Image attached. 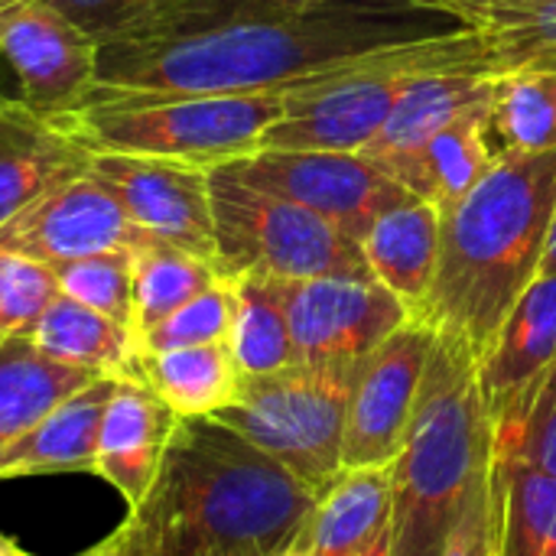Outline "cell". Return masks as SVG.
<instances>
[{
  "instance_id": "35",
  "label": "cell",
  "mask_w": 556,
  "mask_h": 556,
  "mask_svg": "<svg viewBox=\"0 0 556 556\" xmlns=\"http://www.w3.org/2000/svg\"><path fill=\"white\" fill-rule=\"evenodd\" d=\"M303 3H313V0H166L163 10L153 16V23L134 36H166V33L205 29V26H218V23H231V20L287 13ZM124 39H130V36H124Z\"/></svg>"
},
{
  "instance_id": "42",
  "label": "cell",
  "mask_w": 556,
  "mask_h": 556,
  "mask_svg": "<svg viewBox=\"0 0 556 556\" xmlns=\"http://www.w3.org/2000/svg\"><path fill=\"white\" fill-rule=\"evenodd\" d=\"M365 556H388V534H384V538H381V541H378V544H375V547H371Z\"/></svg>"
},
{
  "instance_id": "28",
  "label": "cell",
  "mask_w": 556,
  "mask_h": 556,
  "mask_svg": "<svg viewBox=\"0 0 556 556\" xmlns=\"http://www.w3.org/2000/svg\"><path fill=\"white\" fill-rule=\"evenodd\" d=\"M235 283V323H231V355L241 378L274 375L296 362L287 306H283V280L267 274H238Z\"/></svg>"
},
{
  "instance_id": "13",
  "label": "cell",
  "mask_w": 556,
  "mask_h": 556,
  "mask_svg": "<svg viewBox=\"0 0 556 556\" xmlns=\"http://www.w3.org/2000/svg\"><path fill=\"white\" fill-rule=\"evenodd\" d=\"M437 332L410 316L362 365L342 446V469L394 466L404 450Z\"/></svg>"
},
{
  "instance_id": "17",
  "label": "cell",
  "mask_w": 556,
  "mask_h": 556,
  "mask_svg": "<svg viewBox=\"0 0 556 556\" xmlns=\"http://www.w3.org/2000/svg\"><path fill=\"white\" fill-rule=\"evenodd\" d=\"M91 153L55 117L26 104H0V225L49 189L85 176Z\"/></svg>"
},
{
  "instance_id": "5",
  "label": "cell",
  "mask_w": 556,
  "mask_h": 556,
  "mask_svg": "<svg viewBox=\"0 0 556 556\" xmlns=\"http://www.w3.org/2000/svg\"><path fill=\"white\" fill-rule=\"evenodd\" d=\"M283 91L251 94H85L55 114L59 127L88 153L166 156L222 166L261 150V137L283 117Z\"/></svg>"
},
{
  "instance_id": "46",
  "label": "cell",
  "mask_w": 556,
  "mask_h": 556,
  "mask_svg": "<svg viewBox=\"0 0 556 556\" xmlns=\"http://www.w3.org/2000/svg\"><path fill=\"white\" fill-rule=\"evenodd\" d=\"M0 104H7V98H3V94H0Z\"/></svg>"
},
{
  "instance_id": "7",
  "label": "cell",
  "mask_w": 556,
  "mask_h": 556,
  "mask_svg": "<svg viewBox=\"0 0 556 556\" xmlns=\"http://www.w3.org/2000/svg\"><path fill=\"white\" fill-rule=\"evenodd\" d=\"M362 365L293 362L274 375L244 378L238 401L215 420L323 492L342 472L349 404Z\"/></svg>"
},
{
  "instance_id": "2",
  "label": "cell",
  "mask_w": 556,
  "mask_h": 556,
  "mask_svg": "<svg viewBox=\"0 0 556 556\" xmlns=\"http://www.w3.org/2000/svg\"><path fill=\"white\" fill-rule=\"evenodd\" d=\"M319 502L215 417H176L160 472L117 534L150 556H283Z\"/></svg>"
},
{
  "instance_id": "40",
  "label": "cell",
  "mask_w": 556,
  "mask_h": 556,
  "mask_svg": "<svg viewBox=\"0 0 556 556\" xmlns=\"http://www.w3.org/2000/svg\"><path fill=\"white\" fill-rule=\"evenodd\" d=\"M417 3H424V7H433V10H440V13H446L453 3H463V0H417Z\"/></svg>"
},
{
  "instance_id": "25",
  "label": "cell",
  "mask_w": 556,
  "mask_h": 556,
  "mask_svg": "<svg viewBox=\"0 0 556 556\" xmlns=\"http://www.w3.org/2000/svg\"><path fill=\"white\" fill-rule=\"evenodd\" d=\"M94 378L49 358L29 336H0V453Z\"/></svg>"
},
{
  "instance_id": "26",
  "label": "cell",
  "mask_w": 556,
  "mask_h": 556,
  "mask_svg": "<svg viewBox=\"0 0 556 556\" xmlns=\"http://www.w3.org/2000/svg\"><path fill=\"white\" fill-rule=\"evenodd\" d=\"M489 489L495 556H556V476L492 453Z\"/></svg>"
},
{
  "instance_id": "30",
  "label": "cell",
  "mask_w": 556,
  "mask_h": 556,
  "mask_svg": "<svg viewBox=\"0 0 556 556\" xmlns=\"http://www.w3.org/2000/svg\"><path fill=\"white\" fill-rule=\"evenodd\" d=\"M492 134L498 150L544 153L556 147V72L498 75L492 104Z\"/></svg>"
},
{
  "instance_id": "1",
  "label": "cell",
  "mask_w": 556,
  "mask_h": 556,
  "mask_svg": "<svg viewBox=\"0 0 556 556\" xmlns=\"http://www.w3.org/2000/svg\"><path fill=\"white\" fill-rule=\"evenodd\" d=\"M456 23L417 0H313L287 13L205 29L130 36L98 46V94H251L394 46L440 36ZM88 91V94H91Z\"/></svg>"
},
{
  "instance_id": "20",
  "label": "cell",
  "mask_w": 556,
  "mask_h": 556,
  "mask_svg": "<svg viewBox=\"0 0 556 556\" xmlns=\"http://www.w3.org/2000/svg\"><path fill=\"white\" fill-rule=\"evenodd\" d=\"M117 378L98 375L65 397L23 440L0 453V482L39 472H94L101 420Z\"/></svg>"
},
{
  "instance_id": "37",
  "label": "cell",
  "mask_w": 556,
  "mask_h": 556,
  "mask_svg": "<svg viewBox=\"0 0 556 556\" xmlns=\"http://www.w3.org/2000/svg\"><path fill=\"white\" fill-rule=\"evenodd\" d=\"M492 469V466H489ZM495 531H492V489L489 472L472 489L459 521L450 531V541L443 547V556H492Z\"/></svg>"
},
{
  "instance_id": "18",
  "label": "cell",
  "mask_w": 556,
  "mask_h": 556,
  "mask_svg": "<svg viewBox=\"0 0 556 556\" xmlns=\"http://www.w3.org/2000/svg\"><path fill=\"white\" fill-rule=\"evenodd\" d=\"M492 104L495 98L459 114L384 173L394 176L414 199H424L440 212L456 205L498 156L492 147Z\"/></svg>"
},
{
  "instance_id": "16",
  "label": "cell",
  "mask_w": 556,
  "mask_h": 556,
  "mask_svg": "<svg viewBox=\"0 0 556 556\" xmlns=\"http://www.w3.org/2000/svg\"><path fill=\"white\" fill-rule=\"evenodd\" d=\"M173 427L176 414L147 381L117 378L101 420L94 476H101L127 508H137L150 492Z\"/></svg>"
},
{
  "instance_id": "3",
  "label": "cell",
  "mask_w": 556,
  "mask_h": 556,
  "mask_svg": "<svg viewBox=\"0 0 556 556\" xmlns=\"http://www.w3.org/2000/svg\"><path fill=\"white\" fill-rule=\"evenodd\" d=\"M556 208V147L498 150L489 173L440 212V264L417 319L476 362L541 274Z\"/></svg>"
},
{
  "instance_id": "6",
  "label": "cell",
  "mask_w": 556,
  "mask_h": 556,
  "mask_svg": "<svg viewBox=\"0 0 556 556\" xmlns=\"http://www.w3.org/2000/svg\"><path fill=\"white\" fill-rule=\"evenodd\" d=\"M482 65V39L469 26L339 62L287 88L283 117L261 137V150L362 153L388 124L404 91L443 68Z\"/></svg>"
},
{
  "instance_id": "36",
  "label": "cell",
  "mask_w": 556,
  "mask_h": 556,
  "mask_svg": "<svg viewBox=\"0 0 556 556\" xmlns=\"http://www.w3.org/2000/svg\"><path fill=\"white\" fill-rule=\"evenodd\" d=\"M78 29H85L98 46L124 39L153 23L166 0H46Z\"/></svg>"
},
{
  "instance_id": "12",
  "label": "cell",
  "mask_w": 556,
  "mask_h": 556,
  "mask_svg": "<svg viewBox=\"0 0 556 556\" xmlns=\"http://www.w3.org/2000/svg\"><path fill=\"white\" fill-rule=\"evenodd\" d=\"M283 306L303 365H358L410 319V309L375 277L283 280Z\"/></svg>"
},
{
  "instance_id": "19",
  "label": "cell",
  "mask_w": 556,
  "mask_h": 556,
  "mask_svg": "<svg viewBox=\"0 0 556 556\" xmlns=\"http://www.w3.org/2000/svg\"><path fill=\"white\" fill-rule=\"evenodd\" d=\"M394 469H342L323 492L293 551L306 556H365L391 531Z\"/></svg>"
},
{
  "instance_id": "27",
  "label": "cell",
  "mask_w": 556,
  "mask_h": 556,
  "mask_svg": "<svg viewBox=\"0 0 556 556\" xmlns=\"http://www.w3.org/2000/svg\"><path fill=\"white\" fill-rule=\"evenodd\" d=\"M140 378L176 417H215L241 394V371L228 342L143 355Z\"/></svg>"
},
{
  "instance_id": "34",
  "label": "cell",
  "mask_w": 556,
  "mask_h": 556,
  "mask_svg": "<svg viewBox=\"0 0 556 556\" xmlns=\"http://www.w3.org/2000/svg\"><path fill=\"white\" fill-rule=\"evenodd\" d=\"M59 293L49 264L0 251V336H29Z\"/></svg>"
},
{
  "instance_id": "33",
  "label": "cell",
  "mask_w": 556,
  "mask_h": 556,
  "mask_svg": "<svg viewBox=\"0 0 556 556\" xmlns=\"http://www.w3.org/2000/svg\"><path fill=\"white\" fill-rule=\"evenodd\" d=\"M235 323V283L231 277H222L199 296H192L186 306L169 313L160 326L140 336V352H169V349H189V345H212L228 342Z\"/></svg>"
},
{
  "instance_id": "9",
  "label": "cell",
  "mask_w": 556,
  "mask_h": 556,
  "mask_svg": "<svg viewBox=\"0 0 556 556\" xmlns=\"http://www.w3.org/2000/svg\"><path fill=\"white\" fill-rule=\"evenodd\" d=\"M254 189L290 199L349 238L362 235L394 205L414 199L394 176H388L365 153L342 150H257L222 163Z\"/></svg>"
},
{
  "instance_id": "23",
  "label": "cell",
  "mask_w": 556,
  "mask_h": 556,
  "mask_svg": "<svg viewBox=\"0 0 556 556\" xmlns=\"http://www.w3.org/2000/svg\"><path fill=\"white\" fill-rule=\"evenodd\" d=\"M446 13L482 39L489 75L556 72V0H463Z\"/></svg>"
},
{
  "instance_id": "22",
  "label": "cell",
  "mask_w": 556,
  "mask_h": 556,
  "mask_svg": "<svg viewBox=\"0 0 556 556\" xmlns=\"http://www.w3.org/2000/svg\"><path fill=\"white\" fill-rule=\"evenodd\" d=\"M495 88H498V78L476 65L430 72L404 91L384 130L362 153L375 160L381 169H388L391 163L407 156L414 147H420L430 134H437L459 114L472 111L476 104L492 101Z\"/></svg>"
},
{
  "instance_id": "32",
  "label": "cell",
  "mask_w": 556,
  "mask_h": 556,
  "mask_svg": "<svg viewBox=\"0 0 556 556\" xmlns=\"http://www.w3.org/2000/svg\"><path fill=\"white\" fill-rule=\"evenodd\" d=\"M492 453L556 476V362L515 410L495 420Z\"/></svg>"
},
{
  "instance_id": "29",
  "label": "cell",
  "mask_w": 556,
  "mask_h": 556,
  "mask_svg": "<svg viewBox=\"0 0 556 556\" xmlns=\"http://www.w3.org/2000/svg\"><path fill=\"white\" fill-rule=\"evenodd\" d=\"M222 280V270L166 241H147L134 248V332L137 339L160 326L169 313Z\"/></svg>"
},
{
  "instance_id": "39",
  "label": "cell",
  "mask_w": 556,
  "mask_h": 556,
  "mask_svg": "<svg viewBox=\"0 0 556 556\" xmlns=\"http://www.w3.org/2000/svg\"><path fill=\"white\" fill-rule=\"evenodd\" d=\"M541 274H556V208L551 235H547V248H544V261H541Z\"/></svg>"
},
{
  "instance_id": "14",
  "label": "cell",
  "mask_w": 556,
  "mask_h": 556,
  "mask_svg": "<svg viewBox=\"0 0 556 556\" xmlns=\"http://www.w3.org/2000/svg\"><path fill=\"white\" fill-rule=\"evenodd\" d=\"M147 241L153 238L140 231L88 173L49 189L0 225V251L49 267L104 251L140 248Z\"/></svg>"
},
{
  "instance_id": "31",
  "label": "cell",
  "mask_w": 556,
  "mask_h": 556,
  "mask_svg": "<svg viewBox=\"0 0 556 556\" xmlns=\"http://www.w3.org/2000/svg\"><path fill=\"white\" fill-rule=\"evenodd\" d=\"M52 270L65 296L134 329V248L65 261Z\"/></svg>"
},
{
  "instance_id": "43",
  "label": "cell",
  "mask_w": 556,
  "mask_h": 556,
  "mask_svg": "<svg viewBox=\"0 0 556 556\" xmlns=\"http://www.w3.org/2000/svg\"><path fill=\"white\" fill-rule=\"evenodd\" d=\"M13 3H20V0H0V10H3V7H13Z\"/></svg>"
},
{
  "instance_id": "38",
  "label": "cell",
  "mask_w": 556,
  "mask_h": 556,
  "mask_svg": "<svg viewBox=\"0 0 556 556\" xmlns=\"http://www.w3.org/2000/svg\"><path fill=\"white\" fill-rule=\"evenodd\" d=\"M81 556H150V554H143V551H137L134 544H127L117 531L111 534V538H104L101 544H94L91 551H85Z\"/></svg>"
},
{
  "instance_id": "45",
  "label": "cell",
  "mask_w": 556,
  "mask_h": 556,
  "mask_svg": "<svg viewBox=\"0 0 556 556\" xmlns=\"http://www.w3.org/2000/svg\"><path fill=\"white\" fill-rule=\"evenodd\" d=\"M10 556H29V554H23V551H16V554H10Z\"/></svg>"
},
{
  "instance_id": "44",
  "label": "cell",
  "mask_w": 556,
  "mask_h": 556,
  "mask_svg": "<svg viewBox=\"0 0 556 556\" xmlns=\"http://www.w3.org/2000/svg\"><path fill=\"white\" fill-rule=\"evenodd\" d=\"M283 556H306L303 551H290V554H283Z\"/></svg>"
},
{
  "instance_id": "15",
  "label": "cell",
  "mask_w": 556,
  "mask_h": 556,
  "mask_svg": "<svg viewBox=\"0 0 556 556\" xmlns=\"http://www.w3.org/2000/svg\"><path fill=\"white\" fill-rule=\"evenodd\" d=\"M554 362L556 274H538L476 362L479 391L492 424L515 410Z\"/></svg>"
},
{
  "instance_id": "10",
  "label": "cell",
  "mask_w": 556,
  "mask_h": 556,
  "mask_svg": "<svg viewBox=\"0 0 556 556\" xmlns=\"http://www.w3.org/2000/svg\"><path fill=\"white\" fill-rule=\"evenodd\" d=\"M0 72L7 101L46 117L72 111L98 78V42L46 0L0 10Z\"/></svg>"
},
{
  "instance_id": "47",
  "label": "cell",
  "mask_w": 556,
  "mask_h": 556,
  "mask_svg": "<svg viewBox=\"0 0 556 556\" xmlns=\"http://www.w3.org/2000/svg\"><path fill=\"white\" fill-rule=\"evenodd\" d=\"M492 531H495V528H492ZM492 556H495V547H492Z\"/></svg>"
},
{
  "instance_id": "24",
  "label": "cell",
  "mask_w": 556,
  "mask_h": 556,
  "mask_svg": "<svg viewBox=\"0 0 556 556\" xmlns=\"http://www.w3.org/2000/svg\"><path fill=\"white\" fill-rule=\"evenodd\" d=\"M29 339L55 362L108 378H140V339L134 329L59 293L29 329Z\"/></svg>"
},
{
  "instance_id": "11",
  "label": "cell",
  "mask_w": 556,
  "mask_h": 556,
  "mask_svg": "<svg viewBox=\"0 0 556 556\" xmlns=\"http://www.w3.org/2000/svg\"><path fill=\"white\" fill-rule=\"evenodd\" d=\"M88 176L111 192L140 231L218 267L212 182L205 166L166 156L91 153Z\"/></svg>"
},
{
  "instance_id": "41",
  "label": "cell",
  "mask_w": 556,
  "mask_h": 556,
  "mask_svg": "<svg viewBox=\"0 0 556 556\" xmlns=\"http://www.w3.org/2000/svg\"><path fill=\"white\" fill-rule=\"evenodd\" d=\"M16 551H20V547H16V544H13L10 538H3V534H0V556L16 554Z\"/></svg>"
},
{
  "instance_id": "4",
  "label": "cell",
  "mask_w": 556,
  "mask_h": 556,
  "mask_svg": "<svg viewBox=\"0 0 556 556\" xmlns=\"http://www.w3.org/2000/svg\"><path fill=\"white\" fill-rule=\"evenodd\" d=\"M495 424L476 355L437 332L414 420L394 459L388 556H443L453 525L492 466Z\"/></svg>"
},
{
  "instance_id": "21",
  "label": "cell",
  "mask_w": 556,
  "mask_h": 556,
  "mask_svg": "<svg viewBox=\"0 0 556 556\" xmlns=\"http://www.w3.org/2000/svg\"><path fill=\"white\" fill-rule=\"evenodd\" d=\"M358 244L371 277L417 316L440 264V208L407 199L388 208Z\"/></svg>"
},
{
  "instance_id": "8",
  "label": "cell",
  "mask_w": 556,
  "mask_h": 556,
  "mask_svg": "<svg viewBox=\"0 0 556 556\" xmlns=\"http://www.w3.org/2000/svg\"><path fill=\"white\" fill-rule=\"evenodd\" d=\"M208 182L222 277H371L362 244L323 215L248 186L228 166H212Z\"/></svg>"
}]
</instances>
